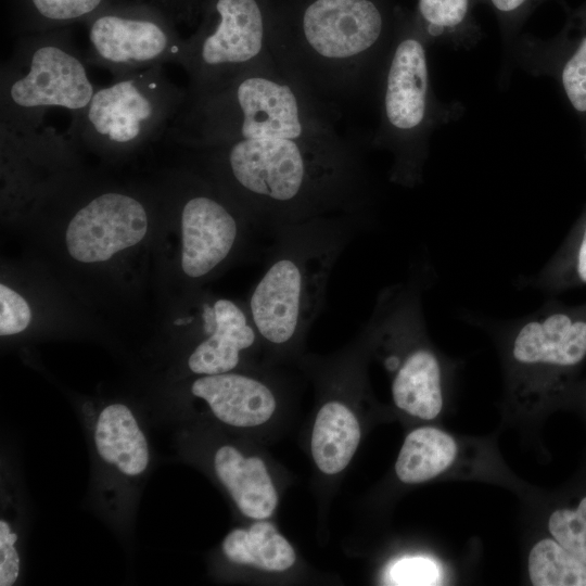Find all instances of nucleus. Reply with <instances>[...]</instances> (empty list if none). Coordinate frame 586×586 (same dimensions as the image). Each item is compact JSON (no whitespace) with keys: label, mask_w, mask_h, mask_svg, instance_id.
Masks as SVG:
<instances>
[{"label":"nucleus","mask_w":586,"mask_h":586,"mask_svg":"<svg viewBox=\"0 0 586 586\" xmlns=\"http://www.w3.org/2000/svg\"><path fill=\"white\" fill-rule=\"evenodd\" d=\"M422 291L400 285L382 293L368 319V337L383 347L393 373L392 396L400 410L432 420L443 408V369L426 344Z\"/></svg>","instance_id":"nucleus-7"},{"label":"nucleus","mask_w":586,"mask_h":586,"mask_svg":"<svg viewBox=\"0 0 586 586\" xmlns=\"http://www.w3.org/2000/svg\"><path fill=\"white\" fill-rule=\"evenodd\" d=\"M522 284L546 293L586 285V214L549 262Z\"/></svg>","instance_id":"nucleus-21"},{"label":"nucleus","mask_w":586,"mask_h":586,"mask_svg":"<svg viewBox=\"0 0 586 586\" xmlns=\"http://www.w3.org/2000/svg\"><path fill=\"white\" fill-rule=\"evenodd\" d=\"M200 151L217 187L265 232L335 214L366 220L368 187L348 141L245 139Z\"/></svg>","instance_id":"nucleus-1"},{"label":"nucleus","mask_w":586,"mask_h":586,"mask_svg":"<svg viewBox=\"0 0 586 586\" xmlns=\"http://www.w3.org/2000/svg\"><path fill=\"white\" fill-rule=\"evenodd\" d=\"M95 89L84 55L66 35L22 38L1 65L0 126L38 129L52 109L71 115L84 110Z\"/></svg>","instance_id":"nucleus-5"},{"label":"nucleus","mask_w":586,"mask_h":586,"mask_svg":"<svg viewBox=\"0 0 586 586\" xmlns=\"http://www.w3.org/2000/svg\"><path fill=\"white\" fill-rule=\"evenodd\" d=\"M527 569L534 586H586V565L553 538L532 547Z\"/></svg>","instance_id":"nucleus-22"},{"label":"nucleus","mask_w":586,"mask_h":586,"mask_svg":"<svg viewBox=\"0 0 586 586\" xmlns=\"http://www.w3.org/2000/svg\"><path fill=\"white\" fill-rule=\"evenodd\" d=\"M499 11L510 12L519 8L525 0H491Z\"/></svg>","instance_id":"nucleus-30"},{"label":"nucleus","mask_w":586,"mask_h":586,"mask_svg":"<svg viewBox=\"0 0 586 586\" xmlns=\"http://www.w3.org/2000/svg\"><path fill=\"white\" fill-rule=\"evenodd\" d=\"M205 182L193 184L180 206L181 258L190 279L211 276L239 249L246 216L224 194Z\"/></svg>","instance_id":"nucleus-11"},{"label":"nucleus","mask_w":586,"mask_h":586,"mask_svg":"<svg viewBox=\"0 0 586 586\" xmlns=\"http://www.w3.org/2000/svg\"><path fill=\"white\" fill-rule=\"evenodd\" d=\"M94 442L102 459L126 475H138L148 467L146 440L125 405L113 404L102 410L97 421Z\"/></svg>","instance_id":"nucleus-17"},{"label":"nucleus","mask_w":586,"mask_h":586,"mask_svg":"<svg viewBox=\"0 0 586 586\" xmlns=\"http://www.w3.org/2000/svg\"><path fill=\"white\" fill-rule=\"evenodd\" d=\"M191 393L204 399L220 421L233 426L265 423L277 406L265 382L231 371L202 375L192 383Z\"/></svg>","instance_id":"nucleus-14"},{"label":"nucleus","mask_w":586,"mask_h":586,"mask_svg":"<svg viewBox=\"0 0 586 586\" xmlns=\"http://www.w3.org/2000/svg\"><path fill=\"white\" fill-rule=\"evenodd\" d=\"M561 79L572 106L586 112V37L565 62Z\"/></svg>","instance_id":"nucleus-25"},{"label":"nucleus","mask_w":586,"mask_h":586,"mask_svg":"<svg viewBox=\"0 0 586 586\" xmlns=\"http://www.w3.org/2000/svg\"><path fill=\"white\" fill-rule=\"evenodd\" d=\"M226 557L238 564L266 571H285L295 562L290 543L268 521H257L249 530L235 528L222 542Z\"/></svg>","instance_id":"nucleus-20"},{"label":"nucleus","mask_w":586,"mask_h":586,"mask_svg":"<svg viewBox=\"0 0 586 586\" xmlns=\"http://www.w3.org/2000/svg\"><path fill=\"white\" fill-rule=\"evenodd\" d=\"M384 29L372 0H311L294 26H268L277 68L330 117L361 91Z\"/></svg>","instance_id":"nucleus-2"},{"label":"nucleus","mask_w":586,"mask_h":586,"mask_svg":"<svg viewBox=\"0 0 586 586\" xmlns=\"http://www.w3.org/2000/svg\"><path fill=\"white\" fill-rule=\"evenodd\" d=\"M17 535L11 531L9 523L0 521V585L11 586L20 574V557L14 547Z\"/></svg>","instance_id":"nucleus-28"},{"label":"nucleus","mask_w":586,"mask_h":586,"mask_svg":"<svg viewBox=\"0 0 586 586\" xmlns=\"http://www.w3.org/2000/svg\"><path fill=\"white\" fill-rule=\"evenodd\" d=\"M39 22L61 24L82 18L97 11L103 0H29Z\"/></svg>","instance_id":"nucleus-24"},{"label":"nucleus","mask_w":586,"mask_h":586,"mask_svg":"<svg viewBox=\"0 0 586 586\" xmlns=\"http://www.w3.org/2000/svg\"><path fill=\"white\" fill-rule=\"evenodd\" d=\"M214 468L244 515L265 520L272 514L278 502L277 492L260 458H245L234 447L225 445L215 454Z\"/></svg>","instance_id":"nucleus-16"},{"label":"nucleus","mask_w":586,"mask_h":586,"mask_svg":"<svg viewBox=\"0 0 586 586\" xmlns=\"http://www.w3.org/2000/svg\"><path fill=\"white\" fill-rule=\"evenodd\" d=\"M31 320L27 302L11 288L0 285V334L12 335L24 331Z\"/></svg>","instance_id":"nucleus-27"},{"label":"nucleus","mask_w":586,"mask_h":586,"mask_svg":"<svg viewBox=\"0 0 586 586\" xmlns=\"http://www.w3.org/2000/svg\"><path fill=\"white\" fill-rule=\"evenodd\" d=\"M133 13L106 12L91 21L84 54L87 65L102 67L113 78L166 63L184 68L187 39L162 20Z\"/></svg>","instance_id":"nucleus-10"},{"label":"nucleus","mask_w":586,"mask_h":586,"mask_svg":"<svg viewBox=\"0 0 586 586\" xmlns=\"http://www.w3.org/2000/svg\"><path fill=\"white\" fill-rule=\"evenodd\" d=\"M422 17L428 22L431 34L445 27L459 25L468 10V0H419Z\"/></svg>","instance_id":"nucleus-26"},{"label":"nucleus","mask_w":586,"mask_h":586,"mask_svg":"<svg viewBox=\"0 0 586 586\" xmlns=\"http://www.w3.org/2000/svg\"><path fill=\"white\" fill-rule=\"evenodd\" d=\"M213 4L208 23L187 39V99L212 91L246 71L275 64L267 20L257 0H215Z\"/></svg>","instance_id":"nucleus-8"},{"label":"nucleus","mask_w":586,"mask_h":586,"mask_svg":"<svg viewBox=\"0 0 586 586\" xmlns=\"http://www.w3.org/2000/svg\"><path fill=\"white\" fill-rule=\"evenodd\" d=\"M553 539L586 565V496L575 509H557L548 520Z\"/></svg>","instance_id":"nucleus-23"},{"label":"nucleus","mask_w":586,"mask_h":586,"mask_svg":"<svg viewBox=\"0 0 586 586\" xmlns=\"http://www.w3.org/2000/svg\"><path fill=\"white\" fill-rule=\"evenodd\" d=\"M360 426L353 411L339 400L327 402L318 411L311 435V454L326 474L344 470L359 441Z\"/></svg>","instance_id":"nucleus-18"},{"label":"nucleus","mask_w":586,"mask_h":586,"mask_svg":"<svg viewBox=\"0 0 586 586\" xmlns=\"http://www.w3.org/2000/svg\"><path fill=\"white\" fill-rule=\"evenodd\" d=\"M216 309L215 332L196 345L188 358V368L195 374L232 371L240 364L242 353L260 340L247 308L228 298H216Z\"/></svg>","instance_id":"nucleus-15"},{"label":"nucleus","mask_w":586,"mask_h":586,"mask_svg":"<svg viewBox=\"0 0 586 586\" xmlns=\"http://www.w3.org/2000/svg\"><path fill=\"white\" fill-rule=\"evenodd\" d=\"M365 221L335 214L271 231L265 270L247 303L260 340L276 348L302 340L322 309L336 262Z\"/></svg>","instance_id":"nucleus-4"},{"label":"nucleus","mask_w":586,"mask_h":586,"mask_svg":"<svg viewBox=\"0 0 586 586\" xmlns=\"http://www.w3.org/2000/svg\"><path fill=\"white\" fill-rule=\"evenodd\" d=\"M428 64L422 42L405 37L394 47L383 89V119L388 132L407 140L423 126L428 112Z\"/></svg>","instance_id":"nucleus-13"},{"label":"nucleus","mask_w":586,"mask_h":586,"mask_svg":"<svg viewBox=\"0 0 586 586\" xmlns=\"http://www.w3.org/2000/svg\"><path fill=\"white\" fill-rule=\"evenodd\" d=\"M510 374L517 392L556 386L586 358V304L549 301L504 327Z\"/></svg>","instance_id":"nucleus-9"},{"label":"nucleus","mask_w":586,"mask_h":586,"mask_svg":"<svg viewBox=\"0 0 586 586\" xmlns=\"http://www.w3.org/2000/svg\"><path fill=\"white\" fill-rule=\"evenodd\" d=\"M186 100L187 88L157 65L97 88L87 106L71 115L67 135L99 153H127L165 135Z\"/></svg>","instance_id":"nucleus-6"},{"label":"nucleus","mask_w":586,"mask_h":586,"mask_svg":"<svg viewBox=\"0 0 586 586\" xmlns=\"http://www.w3.org/2000/svg\"><path fill=\"white\" fill-rule=\"evenodd\" d=\"M458 453L456 441L448 433L423 426L411 431L398 454L395 472L405 484L429 481L447 470Z\"/></svg>","instance_id":"nucleus-19"},{"label":"nucleus","mask_w":586,"mask_h":586,"mask_svg":"<svg viewBox=\"0 0 586 586\" xmlns=\"http://www.w3.org/2000/svg\"><path fill=\"white\" fill-rule=\"evenodd\" d=\"M392 575L398 585H431L434 584L437 572L432 562L417 558L397 563Z\"/></svg>","instance_id":"nucleus-29"},{"label":"nucleus","mask_w":586,"mask_h":586,"mask_svg":"<svg viewBox=\"0 0 586 586\" xmlns=\"http://www.w3.org/2000/svg\"><path fill=\"white\" fill-rule=\"evenodd\" d=\"M165 135L196 150L245 139L346 141L331 117L276 64L246 71L187 99Z\"/></svg>","instance_id":"nucleus-3"},{"label":"nucleus","mask_w":586,"mask_h":586,"mask_svg":"<svg viewBox=\"0 0 586 586\" xmlns=\"http://www.w3.org/2000/svg\"><path fill=\"white\" fill-rule=\"evenodd\" d=\"M148 226L145 205L136 195L105 191L76 211L66 228L65 244L75 260L101 263L138 244Z\"/></svg>","instance_id":"nucleus-12"}]
</instances>
